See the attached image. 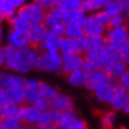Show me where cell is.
<instances>
[{"label": "cell", "mask_w": 129, "mask_h": 129, "mask_svg": "<svg viewBox=\"0 0 129 129\" xmlns=\"http://www.w3.org/2000/svg\"><path fill=\"white\" fill-rule=\"evenodd\" d=\"M5 65L6 70L12 71L17 75L30 74L32 70H39L40 51L38 47L27 46L23 49L6 45L4 46Z\"/></svg>", "instance_id": "6da1fadb"}, {"label": "cell", "mask_w": 129, "mask_h": 129, "mask_svg": "<svg viewBox=\"0 0 129 129\" xmlns=\"http://www.w3.org/2000/svg\"><path fill=\"white\" fill-rule=\"evenodd\" d=\"M107 46L117 51L125 63L129 62V31L127 26L107 27L104 32Z\"/></svg>", "instance_id": "7a4b0ae2"}, {"label": "cell", "mask_w": 129, "mask_h": 129, "mask_svg": "<svg viewBox=\"0 0 129 129\" xmlns=\"http://www.w3.org/2000/svg\"><path fill=\"white\" fill-rule=\"evenodd\" d=\"M45 8H43L40 5H38L35 1H27L25 5L17 11V16H19L21 19H24L26 23L31 26L35 24L43 23L44 16H45Z\"/></svg>", "instance_id": "3957f363"}, {"label": "cell", "mask_w": 129, "mask_h": 129, "mask_svg": "<svg viewBox=\"0 0 129 129\" xmlns=\"http://www.w3.org/2000/svg\"><path fill=\"white\" fill-rule=\"evenodd\" d=\"M62 53L59 51H40L39 70L49 74L60 72Z\"/></svg>", "instance_id": "277c9868"}, {"label": "cell", "mask_w": 129, "mask_h": 129, "mask_svg": "<svg viewBox=\"0 0 129 129\" xmlns=\"http://www.w3.org/2000/svg\"><path fill=\"white\" fill-rule=\"evenodd\" d=\"M56 125L57 129H89L88 123L79 117L75 111L59 113Z\"/></svg>", "instance_id": "5b68a950"}, {"label": "cell", "mask_w": 129, "mask_h": 129, "mask_svg": "<svg viewBox=\"0 0 129 129\" xmlns=\"http://www.w3.org/2000/svg\"><path fill=\"white\" fill-rule=\"evenodd\" d=\"M86 51V38L85 36L78 39H72L68 37H63L59 46L60 53H81L83 55Z\"/></svg>", "instance_id": "8992f818"}, {"label": "cell", "mask_w": 129, "mask_h": 129, "mask_svg": "<svg viewBox=\"0 0 129 129\" xmlns=\"http://www.w3.org/2000/svg\"><path fill=\"white\" fill-rule=\"evenodd\" d=\"M84 56L81 53H62V67L60 72L64 75L71 71L82 69Z\"/></svg>", "instance_id": "52a82bcc"}, {"label": "cell", "mask_w": 129, "mask_h": 129, "mask_svg": "<svg viewBox=\"0 0 129 129\" xmlns=\"http://www.w3.org/2000/svg\"><path fill=\"white\" fill-rule=\"evenodd\" d=\"M6 42H7V45L14 47V49H23V47L31 46L27 31H23V30L10 28V31L6 35Z\"/></svg>", "instance_id": "ba28073f"}, {"label": "cell", "mask_w": 129, "mask_h": 129, "mask_svg": "<svg viewBox=\"0 0 129 129\" xmlns=\"http://www.w3.org/2000/svg\"><path fill=\"white\" fill-rule=\"evenodd\" d=\"M50 108L57 110L59 113H64V111H75L76 107H75L74 98L59 91L57 96H55L50 101Z\"/></svg>", "instance_id": "9c48e42d"}, {"label": "cell", "mask_w": 129, "mask_h": 129, "mask_svg": "<svg viewBox=\"0 0 129 129\" xmlns=\"http://www.w3.org/2000/svg\"><path fill=\"white\" fill-rule=\"evenodd\" d=\"M109 81H110V78L108 77L107 72L102 68H100V69H96L95 71L90 72V74H86V82H85L84 88H86L89 91L92 92L97 86L109 82Z\"/></svg>", "instance_id": "30bf717a"}, {"label": "cell", "mask_w": 129, "mask_h": 129, "mask_svg": "<svg viewBox=\"0 0 129 129\" xmlns=\"http://www.w3.org/2000/svg\"><path fill=\"white\" fill-rule=\"evenodd\" d=\"M83 31H84V36L86 37H91V36H103L106 32L107 27H104L103 25L98 23L95 19V17L92 16V13H88L85 17V19L82 24Z\"/></svg>", "instance_id": "8fae6325"}, {"label": "cell", "mask_w": 129, "mask_h": 129, "mask_svg": "<svg viewBox=\"0 0 129 129\" xmlns=\"http://www.w3.org/2000/svg\"><path fill=\"white\" fill-rule=\"evenodd\" d=\"M115 88H116V83L113 82V81H109V82L104 83L102 85L97 86L96 89L92 91L95 98L97 100L98 102L101 103H106V104H109L111 98L114 96V92H115Z\"/></svg>", "instance_id": "7c38bea8"}, {"label": "cell", "mask_w": 129, "mask_h": 129, "mask_svg": "<svg viewBox=\"0 0 129 129\" xmlns=\"http://www.w3.org/2000/svg\"><path fill=\"white\" fill-rule=\"evenodd\" d=\"M47 32H49V28L43 23L31 25L27 30L30 45L33 47H38L42 44V42L44 40V38L46 37Z\"/></svg>", "instance_id": "4fadbf2b"}, {"label": "cell", "mask_w": 129, "mask_h": 129, "mask_svg": "<svg viewBox=\"0 0 129 129\" xmlns=\"http://www.w3.org/2000/svg\"><path fill=\"white\" fill-rule=\"evenodd\" d=\"M25 79L23 75H17L8 70H0V89L5 90L12 85L24 86Z\"/></svg>", "instance_id": "5bb4252c"}, {"label": "cell", "mask_w": 129, "mask_h": 129, "mask_svg": "<svg viewBox=\"0 0 129 129\" xmlns=\"http://www.w3.org/2000/svg\"><path fill=\"white\" fill-rule=\"evenodd\" d=\"M28 0H3L0 3V16L5 20L11 19L23 5Z\"/></svg>", "instance_id": "9a60e30c"}, {"label": "cell", "mask_w": 129, "mask_h": 129, "mask_svg": "<svg viewBox=\"0 0 129 129\" xmlns=\"http://www.w3.org/2000/svg\"><path fill=\"white\" fill-rule=\"evenodd\" d=\"M129 104V94L128 91L124 89H122L121 86H118L116 84V88H115V92H114V96L110 101L109 106L111 107V109L114 111H122L123 108L125 106Z\"/></svg>", "instance_id": "2e32d148"}, {"label": "cell", "mask_w": 129, "mask_h": 129, "mask_svg": "<svg viewBox=\"0 0 129 129\" xmlns=\"http://www.w3.org/2000/svg\"><path fill=\"white\" fill-rule=\"evenodd\" d=\"M103 11L110 17L118 13H123L125 16H128L129 0H109L103 7Z\"/></svg>", "instance_id": "e0dca14e"}, {"label": "cell", "mask_w": 129, "mask_h": 129, "mask_svg": "<svg viewBox=\"0 0 129 129\" xmlns=\"http://www.w3.org/2000/svg\"><path fill=\"white\" fill-rule=\"evenodd\" d=\"M24 91L25 89L21 85H12L7 89H5L7 102L13 106L24 104Z\"/></svg>", "instance_id": "ac0fdd59"}, {"label": "cell", "mask_w": 129, "mask_h": 129, "mask_svg": "<svg viewBox=\"0 0 129 129\" xmlns=\"http://www.w3.org/2000/svg\"><path fill=\"white\" fill-rule=\"evenodd\" d=\"M62 38L63 37H59V36L49 31L42 44L38 46V49L39 51H59Z\"/></svg>", "instance_id": "d6986e66"}, {"label": "cell", "mask_w": 129, "mask_h": 129, "mask_svg": "<svg viewBox=\"0 0 129 129\" xmlns=\"http://www.w3.org/2000/svg\"><path fill=\"white\" fill-rule=\"evenodd\" d=\"M127 65H128V63H125L123 59H118L116 62L111 63V64L108 65L107 68H104L103 70L107 72V75H108V77L110 78V81L115 82V81L117 79L118 76L127 70Z\"/></svg>", "instance_id": "ffe728a7"}, {"label": "cell", "mask_w": 129, "mask_h": 129, "mask_svg": "<svg viewBox=\"0 0 129 129\" xmlns=\"http://www.w3.org/2000/svg\"><path fill=\"white\" fill-rule=\"evenodd\" d=\"M63 23V11L59 7L55 6V7L46 10L45 11V16H44L43 24L47 28L53 26L55 24Z\"/></svg>", "instance_id": "44dd1931"}, {"label": "cell", "mask_w": 129, "mask_h": 129, "mask_svg": "<svg viewBox=\"0 0 129 129\" xmlns=\"http://www.w3.org/2000/svg\"><path fill=\"white\" fill-rule=\"evenodd\" d=\"M40 111L35 106H25L21 117V123L24 125H37L39 120Z\"/></svg>", "instance_id": "7402d4cb"}, {"label": "cell", "mask_w": 129, "mask_h": 129, "mask_svg": "<svg viewBox=\"0 0 129 129\" xmlns=\"http://www.w3.org/2000/svg\"><path fill=\"white\" fill-rule=\"evenodd\" d=\"M86 17V13L83 11L82 8H77V10H71V11H63V23H72V24H78L82 25L84 19Z\"/></svg>", "instance_id": "603a6c76"}, {"label": "cell", "mask_w": 129, "mask_h": 129, "mask_svg": "<svg viewBox=\"0 0 129 129\" xmlns=\"http://www.w3.org/2000/svg\"><path fill=\"white\" fill-rule=\"evenodd\" d=\"M67 81L74 88H83L86 82V74L82 69L71 71V72L67 74Z\"/></svg>", "instance_id": "cb8c5ba5"}, {"label": "cell", "mask_w": 129, "mask_h": 129, "mask_svg": "<svg viewBox=\"0 0 129 129\" xmlns=\"http://www.w3.org/2000/svg\"><path fill=\"white\" fill-rule=\"evenodd\" d=\"M109 0H83L82 3V10L88 13H94L96 11L103 10V7L106 6V4Z\"/></svg>", "instance_id": "d4e9b609"}, {"label": "cell", "mask_w": 129, "mask_h": 129, "mask_svg": "<svg viewBox=\"0 0 129 129\" xmlns=\"http://www.w3.org/2000/svg\"><path fill=\"white\" fill-rule=\"evenodd\" d=\"M64 37L72 38V39H78V38L84 37V31H83L82 25H78V24H72V23L65 24V32H64Z\"/></svg>", "instance_id": "484cf974"}, {"label": "cell", "mask_w": 129, "mask_h": 129, "mask_svg": "<svg viewBox=\"0 0 129 129\" xmlns=\"http://www.w3.org/2000/svg\"><path fill=\"white\" fill-rule=\"evenodd\" d=\"M58 115L59 111L52 109V108H49V109L44 110V111H40L39 120H38L37 125L46 124V123H56L57 118H58Z\"/></svg>", "instance_id": "4316f807"}, {"label": "cell", "mask_w": 129, "mask_h": 129, "mask_svg": "<svg viewBox=\"0 0 129 129\" xmlns=\"http://www.w3.org/2000/svg\"><path fill=\"white\" fill-rule=\"evenodd\" d=\"M38 91H39L40 97L45 98V100H49V101H51V100L55 97V96H57V94L59 92V90L57 89L56 86L51 85V84L45 83V82H40Z\"/></svg>", "instance_id": "83f0119b"}, {"label": "cell", "mask_w": 129, "mask_h": 129, "mask_svg": "<svg viewBox=\"0 0 129 129\" xmlns=\"http://www.w3.org/2000/svg\"><path fill=\"white\" fill-rule=\"evenodd\" d=\"M117 118V114L116 111H114L113 109L109 111H106L100 118V125L102 129H113V127L115 125Z\"/></svg>", "instance_id": "f1b7e54d"}, {"label": "cell", "mask_w": 129, "mask_h": 129, "mask_svg": "<svg viewBox=\"0 0 129 129\" xmlns=\"http://www.w3.org/2000/svg\"><path fill=\"white\" fill-rule=\"evenodd\" d=\"M83 0H58L56 6L59 7L62 11H71L82 7Z\"/></svg>", "instance_id": "f546056e"}, {"label": "cell", "mask_w": 129, "mask_h": 129, "mask_svg": "<svg viewBox=\"0 0 129 129\" xmlns=\"http://www.w3.org/2000/svg\"><path fill=\"white\" fill-rule=\"evenodd\" d=\"M40 98L38 89H25L24 91V104L25 106H35Z\"/></svg>", "instance_id": "4dcf8cb0"}, {"label": "cell", "mask_w": 129, "mask_h": 129, "mask_svg": "<svg viewBox=\"0 0 129 129\" xmlns=\"http://www.w3.org/2000/svg\"><path fill=\"white\" fill-rule=\"evenodd\" d=\"M86 50L89 49H95V47H102L107 46L106 39L103 36H91V37H86Z\"/></svg>", "instance_id": "1f68e13d"}, {"label": "cell", "mask_w": 129, "mask_h": 129, "mask_svg": "<svg viewBox=\"0 0 129 129\" xmlns=\"http://www.w3.org/2000/svg\"><path fill=\"white\" fill-rule=\"evenodd\" d=\"M8 23H10V27L13 28V30H23V31H27L30 25H28L24 19H21L19 16H14L12 17L11 19H8Z\"/></svg>", "instance_id": "d6a6232c"}, {"label": "cell", "mask_w": 129, "mask_h": 129, "mask_svg": "<svg viewBox=\"0 0 129 129\" xmlns=\"http://www.w3.org/2000/svg\"><path fill=\"white\" fill-rule=\"evenodd\" d=\"M21 124L23 123L18 118L13 117V116L0 118V129H16L18 127H20Z\"/></svg>", "instance_id": "836d02e7"}, {"label": "cell", "mask_w": 129, "mask_h": 129, "mask_svg": "<svg viewBox=\"0 0 129 129\" xmlns=\"http://www.w3.org/2000/svg\"><path fill=\"white\" fill-rule=\"evenodd\" d=\"M125 21H127V16L123 13H118L115 16L110 17L109 20V27H120V26H124Z\"/></svg>", "instance_id": "e575fe53"}, {"label": "cell", "mask_w": 129, "mask_h": 129, "mask_svg": "<svg viewBox=\"0 0 129 129\" xmlns=\"http://www.w3.org/2000/svg\"><path fill=\"white\" fill-rule=\"evenodd\" d=\"M14 111H16V106L6 102L0 106V118L11 117V116L14 117Z\"/></svg>", "instance_id": "d590c367"}, {"label": "cell", "mask_w": 129, "mask_h": 129, "mask_svg": "<svg viewBox=\"0 0 129 129\" xmlns=\"http://www.w3.org/2000/svg\"><path fill=\"white\" fill-rule=\"evenodd\" d=\"M92 16L95 17V19L97 20L98 23L103 25L104 27H109V20H110V16H108L103 10H100V11H96L92 13Z\"/></svg>", "instance_id": "8d00e7d4"}, {"label": "cell", "mask_w": 129, "mask_h": 129, "mask_svg": "<svg viewBox=\"0 0 129 129\" xmlns=\"http://www.w3.org/2000/svg\"><path fill=\"white\" fill-rule=\"evenodd\" d=\"M115 83H116L118 86H121L122 89H124L128 91L129 90V71L125 70L123 74L120 75L117 77V79L115 81Z\"/></svg>", "instance_id": "74e56055"}, {"label": "cell", "mask_w": 129, "mask_h": 129, "mask_svg": "<svg viewBox=\"0 0 129 129\" xmlns=\"http://www.w3.org/2000/svg\"><path fill=\"white\" fill-rule=\"evenodd\" d=\"M96 69H100V67H98L96 63H94V62H91V60H89V59L84 58V60H83V65H82V70L84 71L85 74H90V72L95 71Z\"/></svg>", "instance_id": "f35d334b"}, {"label": "cell", "mask_w": 129, "mask_h": 129, "mask_svg": "<svg viewBox=\"0 0 129 129\" xmlns=\"http://www.w3.org/2000/svg\"><path fill=\"white\" fill-rule=\"evenodd\" d=\"M49 31L55 33V35L59 36V37H64V32H65V24L64 23H58L55 24L53 26L49 27Z\"/></svg>", "instance_id": "ab89813d"}, {"label": "cell", "mask_w": 129, "mask_h": 129, "mask_svg": "<svg viewBox=\"0 0 129 129\" xmlns=\"http://www.w3.org/2000/svg\"><path fill=\"white\" fill-rule=\"evenodd\" d=\"M40 82L42 81L37 78H26L25 79V84H24V89H38Z\"/></svg>", "instance_id": "60d3db41"}, {"label": "cell", "mask_w": 129, "mask_h": 129, "mask_svg": "<svg viewBox=\"0 0 129 129\" xmlns=\"http://www.w3.org/2000/svg\"><path fill=\"white\" fill-rule=\"evenodd\" d=\"M33 1L37 3L38 5H40V6L43 8H45V10H50V8L55 7L58 0H33Z\"/></svg>", "instance_id": "b9f144b4"}, {"label": "cell", "mask_w": 129, "mask_h": 129, "mask_svg": "<svg viewBox=\"0 0 129 129\" xmlns=\"http://www.w3.org/2000/svg\"><path fill=\"white\" fill-rule=\"evenodd\" d=\"M35 107L39 110V111H44V110H46V109H49V108H50V101L40 97L39 100L37 101V103L35 104Z\"/></svg>", "instance_id": "7bdbcfd3"}, {"label": "cell", "mask_w": 129, "mask_h": 129, "mask_svg": "<svg viewBox=\"0 0 129 129\" xmlns=\"http://www.w3.org/2000/svg\"><path fill=\"white\" fill-rule=\"evenodd\" d=\"M5 65V52H4V46L0 45V68H4Z\"/></svg>", "instance_id": "ee69618b"}, {"label": "cell", "mask_w": 129, "mask_h": 129, "mask_svg": "<svg viewBox=\"0 0 129 129\" xmlns=\"http://www.w3.org/2000/svg\"><path fill=\"white\" fill-rule=\"evenodd\" d=\"M7 102V98H6V94H5L4 89H0V106L4 104Z\"/></svg>", "instance_id": "f6af8a7d"}, {"label": "cell", "mask_w": 129, "mask_h": 129, "mask_svg": "<svg viewBox=\"0 0 129 129\" xmlns=\"http://www.w3.org/2000/svg\"><path fill=\"white\" fill-rule=\"evenodd\" d=\"M40 129H57V125L56 123H46V124H42L38 125Z\"/></svg>", "instance_id": "bcb514c9"}, {"label": "cell", "mask_w": 129, "mask_h": 129, "mask_svg": "<svg viewBox=\"0 0 129 129\" xmlns=\"http://www.w3.org/2000/svg\"><path fill=\"white\" fill-rule=\"evenodd\" d=\"M4 38H5L4 27H3V25H0V45H1V44H3V42H4Z\"/></svg>", "instance_id": "7dc6e473"}, {"label": "cell", "mask_w": 129, "mask_h": 129, "mask_svg": "<svg viewBox=\"0 0 129 129\" xmlns=\"http://www.w3.org/2000/svg\"><path fill=\"white\" fill-rule=\"evenodd\" d=\"M25 129H40L38 125H24Z\"/></svg>", "instance_id": "c3c4849f"}, {"label": "cell", "mask_w": 129, "mask_h": 129, "mask_svg": "<svg viewBox=\"0 0 129 129\" xmlns=\"http://www.w3.org/2000/svg\"><path fill=\"white\" fill-rule=\"evenodd\" d=\"M16 129H25V127H24V124H21L20 127H18V128H16Z\"/></svg>", "instance_id": "681fc988"}, {"label": "cell", "mask_w": 129, "mask_h": 129, "mask_svg": "<svg viewBox=\"0 0 129 129\" xmlns=\"http://www.w3.org/2000/svg\"><path fill=\"white\" fill-rule=\"evenodd\" d=\"M1 1H3V0H0V3H1Z\"/></svg>", "instance_id": "f907efd6"}]
</instances>
